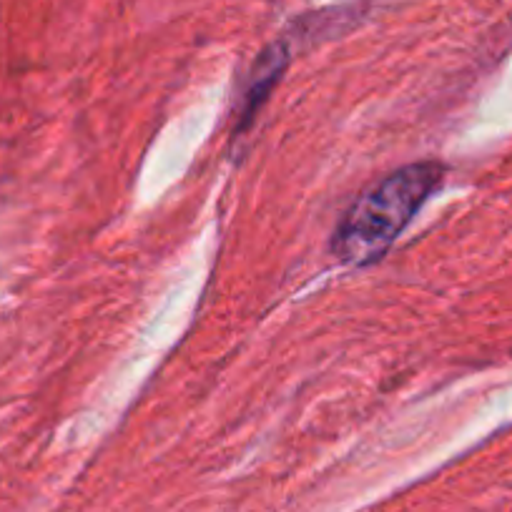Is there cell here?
I'll list each match as a JSON object with an SVG mask.
<instances>
[{"instance_id":"cell-1","label":"cell","mask_w":512,"mask_h":512,"mask_svg":"<svg viewBox=\"0 0 512 512\" xmlns=\"http://www.w3.org/2000/svg\"><path fill=\"white\" fill-rule=\"evenodd\" d=\"M442 166L410 164L359 196L334 231V254L344 264H372L402 234L427 196L440 186Z\"/></svg>"},{"instance_id":"cell-2","label":"cell","mask_w":512,"mask_h":512,"mask_svg":"<svg viewBox=\"0 0 512 512\" xmlns=\"http://www.w3.org/2000/svg\"><path fill=\"white\" fill-rule=\"evenodd\" d=\"M284 66H287V48L282 43H274L272 48L259 56L256 61L254 73H251L249 83H246L244 98H241L239 108V126H249L254 121V113L262 108V103L267 101L269 91L274 88V83L282 76Z\"/></svg>"}]
</instances>
